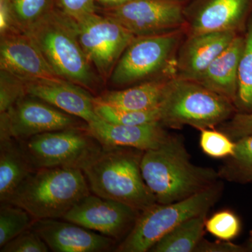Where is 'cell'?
Masks as SVG:
<instances>
[{"label":"cell","instance_id":"ac0fdd59","mask_svg":"<svg viewBox=\"0 0 252 252\" xmlns=\"http://www.w3.org/2000/svg\"><path fill=\"white\" fill-rule=\"evenodd\" d=\"M244 45L245 37L235 36L197 82L235 103L238 92L239 64Z\"/></svg>","mask_w":252,"mask_h":252},{"label":"cell","instance_id":"2e32d148","mask_svg":"<svg viewBox=\"0 0 252 252\" xmlns=\"http://www.w3.org/2000/svg\"><path fill=\"white\" fill-rule=\"evenodd\" d=\"M235 36V31L191 35L180 53L177 62L178 77L187 80H198Z\"/></svg>","mask_w":252,"mask_h":252},{"label":"cell","instance_id":"836d02e7","mask_svg":"<svg viewBox=\"0 0 252 252\" xmlns=\"http://www.w3.org/2000/svg\"><path fill=\"white\" fill-rule=\"evenodd\" d=\"M194 252H249L246 245H239L225 240L209 241L203 238Z\"/></svg>","mask_w":252,"mask_h":252},{"label":"cell","instance_id":"9c48e42d","mask_svg":"<svg viewBox=\"0 0 252 252\" xmlns=\"http://www.w3.org/2000/svg\"><path fill=\"white\" fill-rule=\"evenodd\" d=\"M73 21L83 51L103 77L112 73L123 53L136 38L109 16L94 13Z\"/></svg>","mask_w":252,"mask_h":252},{"label":"cell","instance_id":"6da1fadb","mask_svg":"<svg viewBox=\"0 0 252 252\" xmlns=\"http://www.w3.org/2000/svg\"><path fill=\"white\" fill-rule=\"evenodd\" d=\"M141 172L157 203L185 200L220 180L218 170L190 160L182 137L169 135L157 148L144 151Z\"/></svg>","mask_w":252,"mask_h":252},{"label":"cell","instance_id":"f1b7e54d","mask_svg":"<svg viewBox=\"0 0 252 252\" xmlns=\"http://www.w3.org/2000/svg\"><path fill=\"white\" fill-rule=\"evenodd\" d=\"M205 229L219 240L231 241L240 234L241 221L231 210H220L207 219Z\"/></svg>","mask_w":252,"mask_h":252},{"label":"cell","instance_id":"8992f818","mask_svg":"<svg viewBox=\"0 0 252 252\" xmlns=\"http://www.w3.org/2000/svg\"><path fill=\"white\" fill-rule=\"evenodd\" d=\"M25 34L35 42L58 75L86 89L94 88L90 62L78 40L72 18L53 11Z\"/></svg>","mask_w":252,"mask_h":252},{"label":"cell","instance_id":"83f0119b","mask_svg":"<svg viewBox=\"0 0 252 252\" xmlns=\"http://www.w3.org/2000/svg\"><path fill=\"white\" fill-rule=\"evenodd\" d=\"M200 147L210 157L225 159L234 155L236 142L220 130L205 128L200 130Z\"/></svg>","mask_w":252,"mask_h":252},{"label":"cell","instance_id":"603a6c76","mask_svg":"<svg viewBox=\"0 0 252 252\" xmlns=\"http://www.w3.org/2000/svg\"><path fill=\"white\" fill-rule=\"evenodd\" d=\"M235 142L234 155L225 158L218 170L220 180L233 183L252 184V135Z\"/></svg>","mask_w":252,"mask_h":252},{"label":"cell","instance_id":"44dd1931","mask_svg":"<svg viewBox=\"0 0 252 252\" xmlns=\"http://www.w3.org/2000/svg\"><path fill=\"white\" fill-rule=\"evenodd\" d=\"M13 137L0 139V202L7 203L15 190L33 171Z\"/></svg>","mask_w":252,"mask_h":252},{"label":"cell","instance_id":"cb8c5ba5","mask_svg":"<svg viewBox=\"0 0 252 252\" xmlns=\"http://www.w3.org/2000/svg\"><path fill=\"white\" fill-rule=\"evenodd\" d=\"M13 28L26 33L39 24L54 10L52 0H5Z\"/></svg>","mask_w":252,"mask_h":252},{"label":"cell","instance_id":"f546056e","mask_svg":"<svg viewBox=\"0 0 252 252\" xmlns=\"http://www.w3.org/2000/svg\"><path fill=\"white\" fill-rule=\"evenodd\" d=\"M26 94V85L23 81L1 71L0 113L6 112Z\"/></svg>","mask_w":252,"mask_h":252},{"label":"cell","instance_id":"52a82bcc","mask_svg":"<svg viewBox=\"0 0 252 252\" xmlns=\"http://www.w3.org/2000/svg\"><path fill=\"white\" fill-rule=\"evenodd\" d=\"M17 141L34 170L54 167L83 170L104 148L88 127L51 131Z\"/></svg>","mask_w":252,"mask_h":252},{"label":"cell","instance_id":"7a4b0ae2","mask_svg":"<svg viewBox=\"0 0 252 252\" xmlns=\"http://www.w3.org/2000/svg\"><path fill=\"white\" fill-rule=\"evenodd\" d=\"M83 170L91 193L144 211L157 203L141 172L144 151L125 147H106Z\"/></svg>","mask_w":252,"mask_h":252},{"label":"cell","instance_id":"8fae6325","mask_svg":"<svg viewBox=\"0 0 252 252\" xmlns=\"http://www.w3.org/2000/svg\"><path fill=\"white\" fill-rule=\"evenodd\" d=\"M177 42L172 33L136 37L113 69L112 82L126 85L152 75L166 64Z\"/></svg>","mask_w":252,"mask_h":252},{"label":"cell","instance_id":"3957f363","mask_svg":"<svg viewBox=\"0 0 252 252\" xmlns=\"http://www.w3.org/2000/svg\"><path fill=\"white\" fill-rule=\"evenodd\" d=\"M91 193L82 170L54 167L33 170L7 203L27 210L34 220L63 219Z\"/></svg>","mask_w":252,"mask_h":252},{"label":"cell","instance_id":"8d00e7d4","mask_svg":"<svg viewBox=\"0 0 252 252\" xmlns=\"http://www.w3.org/2000/svg\"><path fill=\"white\" fill-rule=\"evenodd\" d=\"M246 247L248 248L249 252H252V230L250 231V236L248 242H247Z\"/></svg>","mask_w":252,"mask_h":252},{"label":"cell","instance_id":"9a60e30c","mask_svg":"<svg viewBox=\"0 0 252 252\" xmlns=\"http://www.w3.org/2000/svg\"><path fill=\"white\" fill-rule=\"evenodd\" d=\"M26 94L47 102L87 123L101 119L94 109V97L74 83L59 79L25 83Z\"/></svg>","mask_w":252,"mask_h":252},{"label":"cell","instance_id":"7c38bea8","mask_svg":"<svg viewBox=\"0 0 252 252\" xmlns=\"http://www.w3.org/2000/svg\"><path fill=\"white\" fill-rule=\"evenodd\" d=\"M107 16L135 36L165 34L184 21L182 6L172 0H130L110 10Z\"/></svg>","mask_w":252,"mask_h":252},{"label":"cell","instance_id":"d6a6232c","mask_svg":"<svg viewBox=\"0 0 252 252\" xmlns=\"http://www.w3.org/2000/svg\"><path fill=\"white\" fill-rule=\"evenodd\" d=\"M63 13L77 21L94 13V0H59Z\"/></svg>","mask_w":252,"mask_h":252},{"label":"cell","instance_id":"30bf717a","mask_svg":"<svg viewBox=\"0 0 252 252\" xmlns=\"http://www.w3.org/2000/svg\"><path fill=\"white\" fill-rule=\"evenodd\" d=\"M140 213L126 204L91 193L76 204L63 220L105 235L119 244L130 233Z\"/></svg>","mask_w":252,"mask_h":252},{"label":"cell","instance_id":"d6986e66","mask_svg":"<svg viewBox=\"0 0 252 252\" xmlns=\"http://www.w3.org/2000/svg\"><path fill=\"white\" fill-rule=\"evenodd\" d=\"M250 0H211L192 23V34L235 31L248 12Z\"/></svg>","mask_w":252,"mask_h":252},{"label":"cell","instance_id":"d4e9b609","mask_svg":"<svg viewBox=\"0 0 252 252\" xmlns=\"http://www.w3.org/2000/svg\"><path fill=\"white\" fill-rule=\"evenodd\" d=\"M234 104L238 112H252V18L248 24L239 64L238 92Z\"/></svg>","mask_w":252,"mask_h":252},{"label":"cell","instance_id":"ffe728a7","mask_svg":"<svg viewBox=\"0 0 252 252\" xmlns=\"http://www.w3.org/2000/svg\"><path fill=\"white\" fill-rule=\"evenodd\" d=\"M170 81H149L125 90L110 91L95 98L104 104L126 110L158 108L163 100Z\"/></svg>","mask_w":252,"mask_h":252},{"label":"cell","instance_id":"e575fe53","mask_svg":"<svg viewBox=\"0 0 252 252\" xmlns=\"http://www.w3.org/2000/svg\"><path fill=\"white\" fill-rule=\"evenodd\" d=\"M13 28L9 8L5 0H0V32L1 34L11 31Z\"/></svg>","mask_w":252,"mask_h":252},{"label":"cell","instance_id":"5b68a950","mask_svg":"<svg viewBox=\"0 0 252 252\" xmlns=\"http://www.w3.org/2000/svg\"><path fill=\"white\" fill-rule=\"evenodd\" d=\"M221 180L199 193L180 201L156 203L141 212L135 225L116 252H147L177 225L192 217L208 213L223 192Z\"/></svg>","mask_w":252,"mask_h":252},{"label":"cell","instance_id":"1f68e13d","mask_svg":"<svg viewBox=\"0 0 252 252\" xmlns=\"http://www.w3.org/2000/svg\"><path fill=\"white\" fill-rule=\"evenodd\" d=\"M233 141L252 135V112L235 113L228 122L223 123L220 128Z\"/></svg>","mask_w":252,"mask_h":252},{"label":"cell","instance_id":"ba28073f","mask_svg":"<svg viewBox=\"0 0 252 252\" xmlns=\"http://www.w3.org/2000/svg\"><path fill=\"white\" fill-rule=\"evenodd\" d=\"M81 122L84 121L26 94L6 112L0 113V139L21 140L51 131L88 127Z\"/></svg>","mask_w":252,"mask_h":252},{"label":"cell","instance_id":"277c9868","mask_svg":"<svg viewBox=\"0 0 252 252\" xmlns=\"http://www.w3.org/2000/svg\"><path fill=\"white\" fill-rule=\"evenodd\" d=\"M234 103L197 81L176 78L169 83L160 106V123L164 127L190 126L198 130L211 128L235 114Z\"/></svg>","mask_w":252,"mask_h":252},{"label":"cell","instance_id":"5bb4252c","mask_svg":"<svg viewBox=\"0 0 252 252\" xmlns=\"http://www.w3.org/2000/svg\"><path fill=\"white\" fill-rule=\"evenodd\" d=\"M31 228L54 252H115L119 245L105 235L63 219L35 220Z\"/></svg>","mask_w":252,"mask_h":252},{"label":"cell","instance_id":"4dcf8cb0","mask_svg":"<svg viewBox=\"0 0 252 252\" xmlns=\"http://www.w3.org/2000/svg\"><path fill=\"white\" fill-rule=\"evenodd\" d=\"M49 247L31 228L25 230L0 248L1 252H48Z\"/></svg>","mask_w":252,"mask_h":252},{"label":"cell","instance_id":"4316f807","mask_svg":"<svg viewBox=\"0 0 252 252\" xmlns=\"http://www.w3.org/2000/svg\"><path fill=\"white\" fill-rule=\"evenodd\" d=\"M34 219L22 208L10 203L0 205V248L25 230L31 228Z\"/></svg>","mask_w":252,"mask_h":252},{"label":"cell","instance_id":"4fadbf2b","mask_svg":"<svg viewBox=\"0 0 252 252\" xmlns=\"http://www.w3.org/2000/svg\"><path fill=\"white\" fill-rule=\"evenodd\" d=\"M0 68L24 83L63 79L50 65L31 36L18 31L1 35Z\"/></svg>","mask_w":252,"mask_h":252},{"label":"cell","instance_id":"7402d4cb","mask_svg":"<svg viewBox=\"0 0 252 252\" xmlns=\"http://www.w3.org/2000/svg\"><path fill=\"white\" fill-rule=\"evenodd\" d=\"M207 213L192 217L164 235L149 252H194L205 233Z\"/></svg>","mask_w":252,"mask_h":252},{"label":"cell","instance_id":"e0dca14e","mask_svg":"<svg viewBox=\"0 0 252 252\" xmlns=\"http://www.w3.org/2000/svg\"><path fill=\"white\" fill-rule=\"evenodd\" d=\"M88 129L103 146L130 147L142 151L157 148L169 135L160 122L127 126L99 119L88 124Z\"/></svg>","mask_w":252,"mask_h":252},{"label":"cell","instance_id":"484cf974","mask_svg":"<svg viewBox=\"0 0 252 252\" xmlns=\"http://www.w3.org/2000/svg\"><path fill=\"white\" fill-rule=\"evenodd\" d=\"M96 114L102 120L119 125L138 126L160 122V107L144 111L126 110L99 102L94 97Z\"/></svg>","mask_w":252,"mask_h":252},{"label":"cell","instance_id":"d590c367","mask_svg":"<svg viewBox=\"0 0 252 252\" xmlns=\"http://www.w3.org/2000/svg\"><path fill=\"white\" fill-rule=\"evenodd\" d=\"M98 1L107 4L115 5V6H117L125 4V3L130 1V0H98Z\"/></svg>","mask_w":252,"mask_h":252}]
</instances>
